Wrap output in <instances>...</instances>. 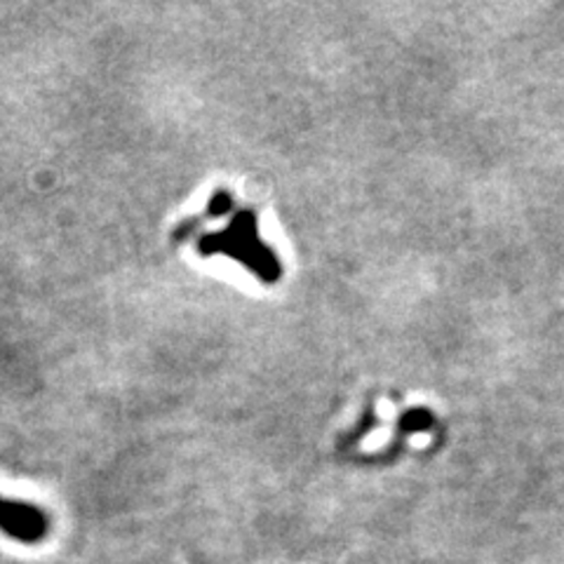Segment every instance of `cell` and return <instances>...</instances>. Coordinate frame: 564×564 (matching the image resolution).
<instances>
[{"label":"cell","instance_id":"cell-1","mask_svg":"<svg viewBox=\"0 0 564 564\" xmlns=\"http://www.w3.org/2000/svg\"><path fill=\"white\" fill-rule=\"evenodd\" d=\"M203 257H228L240 267L254 273L259 280L273 285L282 275V267L271 247L259 238V221L252 209H240L226 228L217 234H207L198 240Z\"/></svg>","mask_w":564,"mask_h":564},{"label":"cell","instance_id":"cell-2","mask_svg":"<svg viewBox=\"0 0 564 564\" xmlns=\"http://www.w3.org/2000/svg\"><path fill=\"white\" fill-rule=\"evenodd\" d=\"M0 532L20 543H41L50 532V520L39 506L0 497Z\"/></svg>","mask_w":564,"mask_h":564}]
</instances>
